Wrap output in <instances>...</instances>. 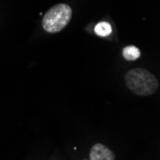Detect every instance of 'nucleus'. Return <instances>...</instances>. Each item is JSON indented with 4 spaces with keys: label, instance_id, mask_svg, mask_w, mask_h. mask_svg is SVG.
<instances>
[{
    "label": "nucleus",
    "instance_id": "f257e3e1",
    "mask_svg": "<svg viewBox=\"0 0 160 160\" xmlns=\"http://www.w3.org/2000/svg\"><path fill=\"white\" fill-rule=\"evenodd\" d=\"M128 88L138 96H150L158 88V81L150 71L144 68H133L125 76Z\"/></svg>",
    "mask_w": 160,
    "mask_h": 160
},
{
    "label": "nucleus",
    "instance_id": "f03ea898",
    "mask_svg": "<svg viewBox=\"0 0 160 160\" xmlns=\"http://www.w3.org/2000/svg\"><path fill=\"white\" fill-rule=\"evenodd\" d=\"M72 17V9L69 5L60 3L50 8L42 19L43 29L51 34L59 33L67 26Z\"/></svg>",
    "mask_w": 160,
    "mask_h": 160
},
{
    "label": "nucleus",
    "instance_id": "7ed1b4c3",
    "mask_svg": "<svg viewBox=\"0 0 160 160\" xmlns=\"http://www.w3.org/2000/svg\"><path fill=\"white\" fill-rule=\"evenodd\" d=\"M90 160H115V154L105 145L97 143L91 148Z\"/></svg>",
    "mask_w": 160,
    "mask_h": 160
},
{
    "label": "nucleus",
    "instance_id": "20e7f679",
    "mask_svg": "<svg viewBox=\"0 0 160 160\" xmlns=\"http://www.w3.org/2000/svg\"><path fill=\"white\" fill-rule=\"evenodd\" d=\"M123 56L127 61H136L140 57V51L137 47L133 45L127 46L123 49Z\"/></svg>",
    "mask_w": 160,
    "mask_h": 160
},
{
    "label": "nucleus",
    "instance_id": "39448f33",
    "mask_svg": "<svg viewBox=\"0 0 160 160\" xmlns=\"http://www.w3.org/2000/svg\"><path fill=\"white\" fill-rule=\"evenodd\" d=\"M112 32V29L109 23L106 21H102L95 26V33L99 37H107L109 36Z\"/></svg>",
    "mask_w": 160,
    "mask_h": 160
},
{
    "label": "nucleus",
    "instance_id": "423d86ee",
    "mask_svg": "<svg viewBox=\"0 0 160 160\" xmlns=\"http://www.w3.org/2000/svg\"><path fill=\"white\" fill-rule=\"evenodd\" d=\"M85 160H86V159H85Z\"/></svg>",
    "mask_w": 160,
    "mask_h": 160
}]
</instances>
